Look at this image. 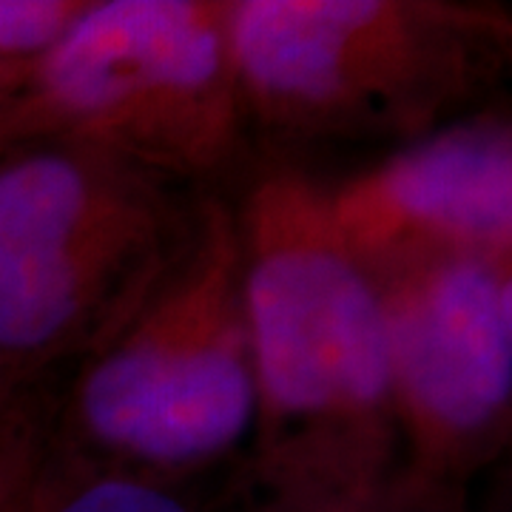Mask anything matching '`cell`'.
Segmentation results:
<instances>
[{
    "mask_svg": "<svg viewBox=\"0 0 512 512\" xmlns=\"http://www.w3.org/2000/svg\"><path fill=\"white\" fill-rule=\"evenodd\" d=\"M254 365L256 512H325L402 464L379 291L342 242L328 185L262 165L234 202Z\"/></svg>",
    "mask_w": 512,
    "mask_h": 512,
    "instance_id": "1",
    "label": "cell"
},
{
    "mask_svg": "<svg viewBox=\"0 0 512 512\" xmlns=\"http://www.w3.org/2000/svg\"><path fill=\"white\" fill-rule=\"evenodd\" d=\"M251 131L276 143H413L476 114L512 55L498 6L453 0H234Z\"/></svg>",
    "mask_w": 512,
    "mask_h": 512,
    "instance_id": "2",
    "label": "cell"
},
{
    "mask_svg": "<svg viewBox=\"0 0 512 512\" xmlns=\"http://www.w3.org/2000/svg\"><path fill=\"white\" fill-rule=\"evenodd\" d=\"M254 413L237 211L208 194L154 288L77 362L52 439L94 467L177 484L251 441Z\"/></svg>",
    "mask_w": 512,
    "mask_h": 512,
    "instance_id": "3",
    "label": "cell"
},
{
    "mask_svg": "<svg viewBox=\"0 0 512 512\" xmlns=\"http://www.w3.org/2000/svg\"><path fill=\"white\" fill-rule=\"evenodd\" d=\"M180 185L72 140L0 148V379L35 390L120 328L191 237Z\"/></svg>",
    "mask_w": 512,
    "mask_h": 512,
    "instance_id": "4",
    "label": "cell"
},
{
    "mask_svg": "<svg viewBox=\"0 0 512 512\" xmlns=\"http://www.w3.org/2000/svg\"><path fill=\"white\" fill-rule=\"evenodd\" d=\"M231 6L94 0L0 106L3 143L72 140L174 185L231 174L251 140Z\"/></svg>",
    "mask_w": 512,
    "mask_h": 512,
    "instance_id": "5",
    "label": "cell"
},
{
    "mask_svg": "<svg viewBox=\"0 0 512 512\" xmlns=\"http://www.w3.org/2000/svg\"><path fill=\"white\" fill-rule=\"evenodd\" d=\"M382 302L399 473L464 493L507 450L512 259H444L373 279Z\"/></svg>",
    "mask_w": 512,
    "mask_h": 512,
    "instance_id": "6",
    "label": "cell"
},
{
    "mask_svg": "<svg viewBox=\"0 0 512 512\" xmlns=\"http://www.w3.org/2000/svg\"><path fill=\"white\" fill-rule=\"evenodd\" d=\"M333 225L370 279L444 259H512V126L476 111L328 185Z\"/></svg>",
    "mask_w": 512,
    "mask_h": 512,
    "instance_id": "7",
    "label": "cell"
},
{
    "mask_svg": "<svg viewBox=\"0 0 512 512\" xmlns=\"http://www.w3.org/2000/svg\"><path fill=\"white\" fill-rule=\"evenodd\" d=\"M32 512H194V507L174 484L94 467L55 447Z\"/></svg>",
    "mask_w": 512,
    "mask_h": 512,
    "instance_id": "8",
    "label": "cell"
},
{
    "mask_svg": "<svg viewBox=\"0 0 512 512\" xmlns=\"http://www.w3.org/2000/svg\"><path fill=\"white\" fill-rule=\"evenodd\" d=\"M52 456V404L32 390L0 430V512H32Z\"/></svg>",
    "mask_w": 512,
    "mask_h": 512,
    "instance_id": "9",
    "label": "cell"
},
{
    "mask_svg": "<svg viewBox=\"0 0 512 512\" xmlns=\"http://www.w3.org/2000/svg\"><path fill=\"white\" fill-rule=\"evenodd\" d=\"M94 0H0V60L32 63L72 32Z\"/></svg>",
    "mask_w": 512,
    "mask_h": 512,
    "instance_id": "10",
    "label": "cell"
},
{
    "mask_svg": "<svg viewBox=\"0 0 512 512\" xmlns=\"http://www.w3.org/2000/svg\"><path fill=\"white\" fill-rule=\"evenodd\" d=\"M325 512H464V493L421 487L396 470V476L390 478L382 490H376L362 501Z\"/></svg>",
    "mask_w": 512,
    "mask_h": 512,
    "instance_id": "11",
    "label": "cell"
},
{
    "mask_svg": "<svg viewBox=\"0 0 512 512\" xmlns=\"http://www.w3.org/2000/svg\"><path fill=\"white\" fill-rule=\"evenodd\" d=\"M29 72H32V63H9V60H0V103L23 92V86L29 80Z\"/></svg>",
    "mask_w": 512,
    "mask_h": 512,
    "instance_id": "12",
    "label": "cell"
},
{
    "mask_svg": "<svg viewBox=\"0 0 512 512\" xmlns=\"http://www.w3.org/2000/svg\"><path fill=\"white\" fill-rule=\"evenodd\" d=\"M26 393H32V390H29V387H20V384L15 382L0 379V430H3V424L9 421V416L15 413V407L23 402Z\"/></svg>",
    "mask_w": 512,
    "mask_h": 512,
    "instance_id": "13",
    "label": "cell"
},
{
    "mask_svg": "<svg viewBox=\"0 0 512 512\" xmlns=\"http://www.w3.org/2000/svg\"><path fill=\"white\" fill-rule=\"evenodd\" d=\"M3 106V103H0ZM0 148H6V143H3V131H0Z\"/></svg>",
    "mask_w": 512,
    "mask_h": 512,
    "instance_id": "14",
    "label": "cell"
}]
</instances>
